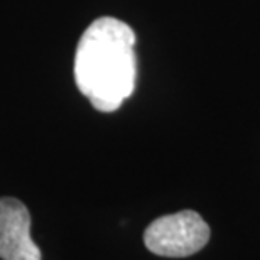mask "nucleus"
I'll list each match as a JSON object with an SVG mask.
<instances>
[{
    "mask_svg": "<svg viewBox=\"0 0 260 260\" xmlns=\"http://www.w3.org/2000/svg\"><path fill=\"white\" fill-rule=\"evenodd\" d=\"M210 240V226L200 213L184 210L160 216L145 228L144 243L155 255L188 257L200 252Z\"/></svg>",
    "mask_w": 260,
    "mask_h": 260,
    "instance_id": "nucleus-2",
    "label": "nucleus"
},
{
    "mask_svg": "<svg viewBox=\"0 0 260 260\" xmlns=\"http://www.w3.org/2000/svg\"><path fill=\"white\" fill-rule=\"evenodd\" d=\"M135 32L115 17H100L78 41L75 81L98 112H115L134 93L137 80Z\"/></svg>",
    "mask_w": 260,
    "mask_h": 260,
    "instance_id": "nucleus-1",
    "label": "nucleus"
},
{
    "mask_svg": "<svg viewBox=\"0 0 260 260\" xmlns=\"http://www.w3.org/2000/svg\"><path fill=\"white\" fill-rule=\"evenodd\" d=\"M0 258L41 260L39 247L30 238V215L15 198H0Z\"/></svg>",
    "mask_w": 260,
    "mask_h": 260,
    "instance_id": "nucleus-3",
    "label": "nucleus"
}]
</instances>
